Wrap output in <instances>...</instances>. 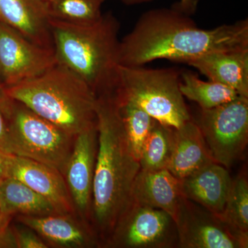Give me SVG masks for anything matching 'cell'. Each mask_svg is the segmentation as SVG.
Returning <instances> with one entry per match:
<instances>
[{"instance_id":"2","label":"cell","mask_w":248,"mask_h":248,"mask_svg":"<svg viewBox=\"0 0 248 248\" xmlns=\"http://www.w3.org/2000/svg\"><path fill=\"white\" fill-rule=\"evenodd\" d=\"M97 150L92 203L99 231L110 234L130 202L140 162L129 150L114 89L97 95Z\"/></svg>"},{"instance_id":"16","label":"cell","mask_w":248,"mask_h":248,"mask_svg":"<svg viewBox=\"0 0 248 248\" xmlns=\"http://www.w3.org/2000/svg\"><path fill=\"white\" fill-rule=\"evenodd\" d=\"M210 81L228 86L248 98V48L213 52L187 63Z\"/></svg>"},{"instance_id":"13","label":"cell","mask_w":248,"mask_h":248,"mask_svg":"<svg viewBox=\"0 0 248 248\" xmlns=\"http://www.w3.org/2000/svg\"><path fill=\"white\" fill-rule=\"evenodd\" d=\"M232 179L228 169L217 162H211L190 175L179 179L181 195L210 213L221 217Z\"/></svg>"},{"instance_id":"27","label":"cell","mask_w":248,"mask_h":248,"mask_svg":"<svg viewBox=\"0 0 248 248\" xmlns=\"http://www.w3.org/2000/svg\"><path fill=\"white\" fill-rule=\"evenodd\" d=\"M151 1L152 0H122L124 4L128 5L141 4V3ZM197 4H198L197 0H181L173 8L184 14L190 16L195 14L197 8Z\"/></svg>"},{"instance_id":"24","label":"cell","mask_w":248,"mask_h":248,"mask_svg":"<svg viewBox=\"0 0 248 248\" xmlns=\"http://www.w3.org/2000/svg\"><path fill=\"white\" fill-rule=\"evenodd\" d=\"M173 129L155 120L142 148L139 161L141 169H167L172 152Z\"/></svg>"},{"instance_id":"20","label":"cell","mask_w":248,"mask_h":248,"mask_svg":"<svg viewBox=\"0 0 248 248\" xmlns=\"http://www.w3.org/2000/svg\"><path fill=\"white\" fill-rule=\"evenodd\" d=\"M114 92L129 150L139 161L142 148L155 120L136 104L122 97L116 89V84Z\"/></svg>"},{"instance_id":"7","label":"cell","mask_w":248,"mask_h":248,"mask_svg":"<svg viewBox=\"0 0 248 248\" xmlns=\"http://www.w3.org/2000/svg\"><path fill=\"white\" fill-rule=\"evenodd\" d=\"M214 159L227 169L241 157L248 141V98L202 109L197 123Z\"/></svg>"},{"instance_id":"1","label":"cell","mask_w":248,"mask_h":248,"mask_svg":"<svg viewBox=\"0 0 248 248\" xmlns=\"http://www.w3.org/2000/svg\"><path fill=\"white\" fill-rule=\"evenodd\" d=\"M248 48V19L203 29L178 10L147 11L120 40L121 66H143L156 60L187 63L213 52Z\"/></svg>"},{"instance_id":"28","label":"cell","mask_w":248,"mask_h":248,"mask_svg":"<svg viewBox=\"0 0 248 248\" xmlns=\"http://www.w3.org/2000/svg\"><path fill=\"white\" fill-rule=\"evenodd\" d=\"M15 105V101L8 95L6 89L0 82V110L6 118L9 119Z\"/></svg>"},{"instance_id":"15","label":"cell","mask_w":248,"mask_h":248,"mask_svg":"<svg viewBox=\"0 0 248 248\" xmlns=\"http://www.w3.org/2000/svg\"><path fill=\"white\" fill-rule=\"evenodd\" d=\"M179 179L168 169H140L132 186L130 201L169 214L174 222L180 207Z\"/></svg>"},{"instance_id":"31","label":"cell","mask_w":248,"mask_h":248,"mask_svg":"<svg viewBox=\"0 0 248 248\" xmlns=\"http://www.w3.org/2000/svg\"><path fill=\"white\" fill-rule=\"evenodd\" d=\"M41 1H43V2L46 3V4H48V3L50 2L52 0H41Z\"/></svg>"},{"instance_id":"30","label":"cell","mask_w":248,"mask_h":248,"mask_svg":"<svg viewBox=\"0 0 248 248\" xmlns=\"http://www.w3.org/2000/svg\"><path fill=\"white\" fill-rule=\"evenodd\" d=\"M10 155L0 148V182L6 177Z\"/></svg>"},{"instance_id":"22","label":"cell","mask_w":248,"mask_h":248,"mask_svg":"<svg viewBox=\"0 0 248 248\" xmlns=\"http://www.w3.org/2000/svg\"><path fill=\"white\" fill-rule=\"evenodd\" d=\"M232 232L248 247V181L246 173L232 179L221 217Z\"/></svg>"},{"instance_id":"9","label":"cell","mask_w":248,"mask_h":248,"mask_svg":"<svg viewBox=\"0 0 248 248\" xmlns=\"http://www.w3.org/2000/svg\"><path fill=\"white\" fill-rule=\"evenodd\" d=\"M56 64L54 52L0 22V82L5 89L34 79Z\"/></svg>"},{"instance_id":"10","label":"cell","mask_w":248,"mask_h":248,"mask_svg":"<svg viewBox=\"0 0 248 248\" xmlns=\"http://www.w3.org/2000/svg\"><path fill=\"white\" fill-rule=\"evenodd\" d=\"M175 223L180 248H248L232 232L221 217L183 197Z\"/></svg>"},{"instance_id":"12","label":"cell","mask_w":248,"mask_h":248,"mask_svg":"<svg viewBox=\"0 0 248 248\" xmlns=\"http://www.w3.org/2000/svg\"><path fill=\"white\" fill-rule=\"evenodd\" d=\"M97 150V125L77 135L63 174L73 203L82 213L92 203Z\"/></svg>"},{"instance_id":"26","label":"cell","mask_w":248,"mask_h":248,"mask_svg":"<svg viewBox=\"0 0 248 248\" xmlns=\"http://www.w3.org/2000/svg\"><path fill=\"white\" fill-rule=\"evenodd\" d=\"M11 217H5L0 221V248H17L14 232L9 227Z\"/></svg>"},{"instance_id":"29","label":"cell","mask_w":248,"mask_h":248,"mask_svg":"<svg viewBox=\"0 0 248 248\" xmlns=\"http://www.w3.org/2000/svg\"><path fill=\"white\" fill-rule=\"evenodd\" d=\"M8 140H9V128H8L7 119L0 110V148L5 152H6L7 149Z\"/></svg>"},{"instance_id":"21","label":"cell","mask_w":248,"mask_h":248,"mask_svg":"<svg viewBox=\"0 0 248 248\" xmlns=\"http://www.w3.org/2000/svg\"><path fill=\"white\" fill-rule=\"evenodd\" d=\"M180 91L183 96L200 105L202 109H211L239 97L234 90L215 81H203L195 73H181Z\"/></svg>"},{"instance_id":"23","label":"cell","mask_w":248,"mask_h":248,"mask_svg":"<svg viewBox=\"0 0 248 248\" xmlns=\"http://www.w3.org/2000/svg\"><path fill=\"white\" fill-rule=\"evenodd\" d=\"M107 0H52L46 4L49 19L88 25L102 17V6Z\"/></svg>"},{"instance_id":"6","label":"cell","mask_w":248,"mask_h":248,"mask_svg":"<svg viewBox=\"0 0 248 248\" xmlns=\"http://www.w3.org/2000/svg\"><path fill=\"white\" fill-rule=\"evenodd\" d=\"M7 122L9 154L38 161L64 174L75 137L16 101Z\"/></svg>"},{"instance_id":"5","label":"cell","mask_w":248,"mask_h":248,"mask_svg":"<svg viewBox=\"0 0 248 248\" xmlns=\"http://www.w3.org/2000/svg\"><path fill=\"white\" fill-rule=\"evenodd\" d=\"M181 73L174 68L119 66L116 89L160 124L179 128L192 120L180 91Z\"/></svg>"},{"instance_id":"4","label":"cell","mask_w":248,"mask_h":248,"mask_svg":"<svg viewBox=\"0 0 248 248\" xmlns=\"http://www.w3.org/2000/svg\"><path fill=\"white\" fill-rule=\"evenodd\" d=\"M6 91L13 100L75 138L97 126V96L84 81L58 63Z\"/></svg>"},{"instance_id":"25","label":"cell","mask_w":248,"mask_h":248,"mask_svg":"<svg viewBox=\"0 0 248 248\" xmlns=\"http://www.w3.org/2000/svg\"><path fill=\"white\" fill-rule=\"evenodd\" d=\"M28 228V227H27ZM14 232L17 248H46V244L40 236L35 234V232L28 229H16Z\"/></svg>"},{"instance_id":"18","label":"cell","mask_w":248,"mask_h":248,"mask_svg":"<svg viewBox=\"0 0 248 248\" xmlns=\"http://www.w3.org/2000/svg\"><path fill=\"white\" fill-rule=\"evenodd\" d=\"M18 219L50 244L60 247H86L94 244L91 234L75 221L71 215L25 216Z\"/></svg>"},{"instance_id":"11","label":"cell","mask_w":248,"mask_h":248,"mask_svg":"<svg viewBox=\"0 0 248 248\" xmlns=\"http://www.w3.org/2000/svg\"><path fill=\"white\" fill-rule=\"evenodd\" d=\"M6 177L19 181L40 194L53 204L59 214L71 215L74 212V203L66 180L58 170L34 160L11 155Z\"/></svg>"},{"instance_id":"17","label":"cell","mask_w":248,"mask_h":248,"mask_svg":"<svg viewBox=\"0 0 248 248\" xmlns=\"http://www.w3.org/2000/svg\"><path fill=\"white\" fill-rule=\"evenodd\" d=\"M217 162L200 127L192 120L173 129L172 152L167 169L180 179L201 168Z\"/></svg>"},{"instance_id":"19","label":"cell","mask_w":248,"mask_h":248,"mask_svg":"<svg viewBox=\"0 0 248 248\" xmlns=\"http://www.w3.org/2000/svg\"><path fill=\"white\" fill-rule=\"evenodd\" d=\"M0 208L3 217L45 216L59 214L53 204L22 182L11 177L0 182Z\"/></svg>"},{"instance_id":"8","label":"cell","mask_w":248,"mask_h":248,"mask_svg":"<svg viewBox=\"0 0 248 248\" xmlns=\"http://www.w3.org/2000/svg\"><path fill=\"white\" fill-rule=\"evenodd\" d=\"M110 246L165 248L178 245L177 226L169 214L130 201L110 234Z\"/></svg>"},{"instance_id":"14","label":"cell","mask_w":248,"mask_h":248,"mask_svg":"<svg viewBox=\"0 0 248 248\" xmlns=\"http://www.w3.org/2000/svg\"><path fill=\"white\" fill-rule=\"evenodd\" d=\"M0 22L54 52L46 4L41 0H0Z\"/></svg>"},{"instance_id":"3","label":"cell","mask_w":248,"mask_h":248,"mask_svg":"<svg viewBox=\"0 0 248 248\" xmlns=\"http://www.w3.org/2000/svg\"><path fill=\"white\" fill-rule=\"evenodd\" d=\"M57 63L84 81L96 94L118 77L120 24L112 13L97 22L74 25L49 19Z\"/></svg>"},{"instance_id":"32","label":"cell","mask_w":248,"mask_h":248,"mask_svg":"<svg viewBox=\"0 0 248 248\" xmlns=\"http://www.w3.org/2000/svg\"><path fill=\"white\" fill-rule=\"evenodd\" d=\"M5 218L4 217L2 216V215H1V208H0V221H1V219H3V218Z\"/></svg>"}]
</instances>
